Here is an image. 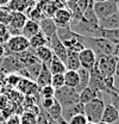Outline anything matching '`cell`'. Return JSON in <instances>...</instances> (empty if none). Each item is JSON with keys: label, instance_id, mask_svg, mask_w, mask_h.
Returning <instances> with one entry per match:
<instances>
[{"label": "cell", "instance_id": "cell-18", "mask_svg": "<svg viewBox=\"0 0 119 124\" xmlns=\"http://www.w3.org/2000/svg\"><path fill=\"white\" fill-rule=\"evenodd\" d=\"M81 113L85 115V106H83V104H81V103H77V104H75L73 106H69V108H62V118H63L64 121H67V122H68L70 118H73L74 116L81 115Z\"/></svg>", "mask_w": 119, "mask_h": 124}, {"label": "cell", "instance_id": "cell-51", "mask_svg": "<svg viewBox=\"0 0 119 124\" xmlns=\"http://www.w3.org/2000/svg\"><path fill=\"white\" fill-rule=\"evenodd\" d=\"M87 124H95V123H90V122H88V123H87Z\"/></svg>", "mask_w": 119, "mask_h": 124}, {"label": "cell", "instance_id": "cell-49", "mask_svg": "<svg viewBox=\"0 0 119 124\" xmlns=\"http://www.w3.org/2000/svg\"><path fill=\"white\" fill-rule=\"evenodd\" d=\"M97 124H107V123H105V122H101V121H100L99 123H97Z\"/></svg>", "mask_w": 119, "mask_h": 124}, {"label": "cell", "instance_id": "cell-22", "mask_svg": "<svg viewBox=\"0 0 119 124\" xmlns=\"http://www.w3.org/2000/svg\"><path fill=\"white\" fill-rule=\"evenodd\" d=\"M39 31H41V29H39V23L33 22L31 19H28L26 23H25V25H24V28L22 29V35L25 38L30 39L32 36L37 35Z\"/></svg>", "mask_w": 119, "mask_h": 124}, {"label": "cell", "instance_id": "cell-35", "mask_svg": "<svg viewBox=\"0 0 119 124\" xmlns=\"http://www.w3.org/2000/svg\"><path fill=\"white\" fill-rule=\"evenodd\" d=\"M39 93H41V97L42 99H48V98H55V88L49 85V86H45V87H42L39 90Z\"/></svg>", "mask_w": 119, "mask_h": 124}, {"label": "cell", "instance_id": "cell-24", "mask_svg": "<svg viewBox=\"0 0 119 124\" xmlns=\"http://www.w3.org/2000/svg\"><path fill=\"white\" fill-rule=\"evenodd\" d=\"M30 43V49H37V48H41V46H49V39L44 36V33L42 31H39L37 35L32 36L31 38L29 39Z\"/></svg>", "mask_w": 119, "mask_h": 124}, {"label": "cell", "instance_id": "cell-31", "mask_svg": "<svg viewBox=\"0 0 119 124\" xmlns=\"http://www.w3.org/2000/svg\"><path fill=\"white\" fill-rule=\"evenodd\" d=\"M52 119H55V121H57L60 117H62V106L60 105L59 103L56 101V99H55V103H54V105L51 106V108H49V110H46L45 111Z\"/></svg>", "mask_w": 119, "mask_h": 124}, {"label": "cell", "instance_id": "cell-45", "mask_svg": "<svg viewBox=\"0 0 119 124\" xmlns=\"http://www.w3.org/2000/svg\"><path fill=\"white\" fill-rule=\"evenodd\" d=\"M11 0H0V6H7V4Z\"/></svg>", "mask_w": 119, "mask_h": 124}, {"label": "cell", "instance_id": "cell-13", "mask_svg": "<svg viewBox=\"0 0 119 124\" xmlns=\"http://www.w3.org/2000/svg\"><path fill=\"white\" fill-rule=\"evenodd\" d=\"M31 50H32V49H31ZM32 51H33L35 56L38 59V61L41 62V63H43V64H46V66L50 63L52 56H54L51 49H50L48 46H41V48H37V49H33Z\"/></svg>", "mask_w": 119, "mask_h": 124}, {"label": "cell", "instance_id": "cell-9", "mask_svg": "<svg viewBox=\"0 0 119 124\" xmlns=\"http://www.w3.org/2000/svg\"><path fill=\"white\" fill-rule=\"evenodd\" d=\"M88 86L92 87V88H94V90H97L98 92L108 93L104 85V77L101 75V73H100V70H99L97 63H95V66L89 70V85Z\"/></svg>", "mask_w": 119, "mask_h": 124}, {"label": "cell", "instance_id": "cell-36", "mask_svg": "<svg viewBox=\"0 0 119 124\" xmlns=\"http://www.w3.org/2000/svg\"><path fill=\"white\" fill-rule=\"evenodd\" d=\"M68 123L69 124H87L88 121H87L86 116H85L83 113H81V115H76L73 118H70V119L68 121Z\"/></svg>", "mask_w": 119, "mask_h": 124}, {"label": "cell", "instance_id": "cell-1", "mask_svg": "<svg viewBox=\"0 0 119 124\" xmlns=\"http://www.w3.org/2000/svg\"><path fill=\"white\" fill-rule=\"evenodd\" d=\"M57 37L60 41L63 43L64 48L67 49V51H72L79 54L81 50H83L85 46V41H83V36L76 33L72 30L70 26L67 28H57Z\"/></svg>", "mask_w": 119, "mask_h": 124}, {"label": "cell", "instance_id": "cell-16", "mask_svg": "<svg viewBox=\"0 0 119 124\" xmlns=\"http://www.w3.org/2000/svg\"><path fill=\"white\" fill-rule=\"evenodd\" d=\"M26 20H28V17H26V15L24 12H12L10 24L7 26L22 31V29L24 28V25L26 23Z\"/></svg>", "mask_w": 119, "mask_h": 124}, {"label": "cell", "instance_id": "cell-41", "mask_svg": "<svg viewBox=\"0 0 119 124\" xmlns=\"http://www.w3.org/2000/svg\"><path fill=\"white\" fill-rule=\"evenodd\" d=\"M5 124H22V122H20V116L19 115H12V116H10L6 119Z\"/></svg>", "mask_w": 119, "mask_h": 124}, {"label": "cell", "instance_id": "cell-32", "mask_svg": "<svg viewBox=\"0 0 119 124\" xmlns=\"http://www.w3.org/2000/svg\"><path fill=\"white\" fill-rule=\"evenodd\" d=\"M37 116L33 112L30 111H24L23 115L20 116V122L22 124H37Z\"/></svg>", "mask_w": 119, "mask_h": 124}, {"label": "cell", "instance_id": "cell-29", "mask_svg": "<svg viewBox=\"0 0 119 124\" xmlns=\"http://www.w3.org/2000/svg\"><path fill=\"white\" fill-rule=\"evenodd\" d=\"M42 66H43V63H41V62H36V63H33V64H31V66L25 67V70H26L28 74H29L30 80L36 81V79L38 78L39 73H41Z\"/></svg>", "mask_w": 119, "mask_h": 124}, {"label": "cell", "instance_id": "cell-20", "mask_svg": "<svg viewBox=\"0 0 119 124\" xmlns=\"http://www.w3.org/2000/svg\"><path fill=\"white\" fill-rule=\"evenodd\" d=\"M118 119H119V115L117 112V110L113 108L111 104L105 105L103 117H101V122H105L107 124H114Z\"/></svg>", "mask_w": 119, "mask_h": 124}, {"label": "cell", "instance_id": "cell-52", "mask_svg": "<svg viewBox=\"0 0 119 124\" xmlns=\"http://www.w3.org/2000/svg\"><path fill=\"white\" fill-rule=\"evenodd\" d=\"M0 90H1V85H0Z\"/></svg>", "mask_w": 119, "mask_h": 124}, {"label": "cell", "instance_id": "cell-34", "mask_svg": "<svg viewBox=\"0 0 119 124\" xmlns=\"http://www.w3.org/2000/svg\"><path fill=\"white\" fill-rule=\"evenodd\" d=\"M43 18H44V15H43V12H42L41 7H36V8H33V10H30L29 19L33 20V22L39 23V22H41Z\"/></svg>", "mask_w": 119, "mask_h": 124}, {"label": "cell", "instance_id": "cell-6", "mask_svg": "<svg viewBox=\"0 0 119 124\" xmlns=\"http://www.w3.org/2000/svg\"><path fill=\"white\" fill-rule=\"evenodd\" d=\"M119 59L114 55H100L97 56V66L103 77H113L116 72V64Z\"/></svg>", "mask_w": 119, "mask_h": 124}, {"label": "cell", "instance_id": "cell-39", "mask_svg": "<svg viewBox=\"0 0 119 124\" xmlns=\"http://www.w3.org/2000/svg\"><path fill=\"white\" fill-rule=\"evenodd\" d=\"M54 103H55V98H48V99H42V108L46 111V110H49V108H51L52 105H54Z\"/></svg>", "mask_w": 119, "mask_h": 124}, {"label": "cell", "instance_id": "cell-14", "mask_svg": "<svg viewBox=\"0 0 119 124\" xmlns=\"http://www.w3.org/2000/svg\"><path fill=\"white\" fill-rule=\"evenodd\" d=\"M39 29L44 33V36L48 39H50V37H51L52 35H55L56 31H57V28H56V25H55L52 18H48V17H44V18L39 22Z\"/></svg>", "mask_w": 119, "mask_h": 124}, {"label": "cell", "instance_id": "cell-27", "mask_svg": "<svg viewBox=\"0 0 119 124\" xmlns=\"http://www.w3.org/2000/svg\"><path fill=\"white\" fill-rule=\"evenodd\" d=\"M64 85L67 87L76 90V87L79 86V74H77V72L67 70L64 73Z\"/></svg>", "mask_w": 119, "mask_h": 124}, {"label": "cell", "instance_id": "cell-33", "mask_svg": "<svg viewBox=\"0 0 119 124\" xmlns=\"http://www.w3.org/2000/svg\"><path fill=\"white\" fill-rule=\"evenodd\" d=\"M51 86L55 90H60L64 87V74H54L51 77Z\"/></svg>", "mask_w": 119, "mask_h": 124}, {"label": "cell", "instance_id": "cell-40", "mask_svg": "<svg viewBox=\"0 0 119 124\" xmlns=\"http://www.w3.org/2000/svg\"><path fill=\"white\" fill-rule=\"evenodd\" d=\"M111 105L117 110L119 115V93H114L111 95Z\"/></svg>", "mask_w": 119, "mask_h": 124}, {"label": "cell", "instance_id": "cell-43", "mask_svg": "<svg viewBox=\"0 0 119 124\" xmlns=\"http://www.w3.org/2000/svg\"><path fill=\"white\" fill-rule=\"evenodd\" d=\"M56 122H57V124H69L68 122H67V121H64V119H63L62 117H60V118L57 119V121H56Z\"/></svg>", "mask_w": 119, "mask_h": 124}, {"label": "cell", "instance_id": "cell-15", "mask_svg": "<svg viewBox=\"0 0 119 124\" xmlns=\"http://www.w3.org/2000/svg\"><path fill=\"white\" fill-rule=\"evenodd\" d=\"M99 28L104 30H118L119 29V16L118 13L106 17L104 19L99 20Z\"/></svg>", "mask_w": 119, "mask_h": 124}, {"label": "cell", "instance_id": "cell-23", "mask_svg": "<svg viewBox=\"0 0 119 124\" xmlns=\"http://www.w3.org/2000/svg\"><path fill=\"white\" fill-rule=\"evenodd\" d=\"M48 68H49V70L51 72L52 75H54V74H64V73L67 72L66 64L61 61L59 57H56L55 55L52 56L50 63L48 64Z\"/></svg>", "mask_w": 119, "mask_h": 124}, {"label": "cell", "instance_id": "cell-46", "mask_svg": "<svg viewBox=\"0 0 119 124\" xmlns=\"http://www.w3.org/2000/svg\"><path fill=\"white\" fill-rule=\"evenodd\" d=\"M114 75L119 77V60L117 61V64H116V72H114Z\"/></svg>", "mask_w": 119, "mask_h": 124}, {"label": "cell", "instance_id": "cell-37", "mask_svg": "<svg viewBox=\"0 0 119 124\" xmlns=\"http://www.w3.org/2000/svg\"><path fill=\"white\" fill-rule=\"evenodd\" d=\"M10 38H11V35H10V32L7 30V26H4L0 30V44L5 46Z\"/></svg>", "mask_w": 119, "mask_h": 124}, {"label": "cell", "instance_id": "cell-47", "mask_svg": "<svg viewBox=\"0 0 119 124\" xmlns=\"http://www.w3.org/2000/svg\"><path fill=\"white\" fill-rule=\"evenodd\" d=\"M94 2H106V1H108V0H93Z\"/></svg>", "mask_w": 119, "mask_h": 124}, {"label": "cell", "instance_id": "cell-25", "mask_svg": "<svg viewBox=\"0 0 119 124\" xmlns=\"http://www.w3.org/2000/svg\"><path fill=\"white\" fill-rule=\"evenodd\" d=\"M66 67H67V70H75L77 72L81 66H80V61H79V54L76 53H72V51H68L67 54V60H66Z\"/></svg>", "mask_w": 119, "mask_h": 124}, {"label": "cell", "instance_id": "cell-11", "mask_svg": "<svg viewBox=\"0 0 119 124\" xmlns=\"http://www.w3.org/2000/svg\"><path fill=\"white\" fill-rule=\"evenodd\" d=\"M52 20H54L56 28H67V26L72 25L73 18L67 7H62V8L56 10L55 15L52 16Z\"/></svg>", "mask_w": 119, "mask_h": 124}, {"label": "cell", "instance_id": "cell-42", "mask_svg": "<svg viewBox=\"0 0 119 124\" xmlns=\"http://www.w3.org/2000/svg\"><path fill=\"white\" fill-rule=\"evenodd\" d=\"M46 118H48V123H46V124H57V122H56L55 119H52V118H51V117H50L48 113H46Z\"/></svg>", "mask_w": 119, "mask_h": 124}, {"label": "cell", "instance_id": "cell-2", "mask_svg": "<svg viewBox=\"0 0 119 124\" xmlns=\"http://www.w3.org/2000/svg\"><path fill=\"white\" fill-rule=\"evenodd\" d=\"M85 46L92 49L97 56L100 55H114L116 44L103 37H86L83 36Z\"/></svg>", "mask_w": 119, "mask_h": 124}, {"label": "cell", "instance_id": "cell-5", "mask_svg": "<svg viewBox=\"0 0 119 124\" xmlns=\"http://www.w3.org/2000/svg\"><path fill=\"white\" fill-rule=\"evenodd\" d=\"M4 46H5V56H6V55L19 54L29 50L30 43L28 38H25L23 35H19V36H11V38Z\"/></svg>", "mask_w": 119, "mask_h": 124}, {"label": "cell", "instance_id": "cell-38", "mask_svg": "<svg viewBox=\"0 0 119 124\" xmlns=\"http://www.w3.org/2000/svg\"><path fill=\"white\" fill-rule=\"evenodd\" d=\"M19 80H20V77L18 74H8L7 78H6V82L11 86H17Z\"/></svg>", "mask_w": 119, "mask_h": 124}, {"label": "cell", "instance_id": "cell-3", "mask_svg": "<svg viewBox=\"0 0 119 124\" xmlns=\"http://www.w3.org/2000/svg\"><path fill=\"white\" fill-rule=\"evenodd\" d=\"M85 116L90 123H99L103 117L105 108V101L103 98H97L88 104H85Z\"/></svg>", "mask_w": 119, "mask_h": 124}, {"label": "cell", "instance_id": "cell-7", "mask_svg": "<svg viewBox=\"0 0 119 124\" xmlns=\"http://www.w3.org/2000/svg\"><path fill=\"white\" fill-rule=\"evenodd\" d=\"M118 1L119 0H108L106 2H94L93 11L98 20H101L106 17L118 13Z\"/></svg>", "mask_w": 119, "mask_h": 124}, {"label": "cell", "instance_id": "cell-26", "mask_svg": "<svg viewBox=\"0 0 119 124\" xmlns=\"http://www.w3.org/2000/svg\"><path fill=\"white\" fill-rule=\"evenodd\" d=\"M79 74V86L76 87V92L80 93L82 90H85L86 87H88L89 85V70L85 69V68H80L77 70Z\"/></svg>", "mask_w": 119, "mask_h": 124}, {"label": "cell", "instance_id": "cell-8", "mask_svg": "<svg viewBox=\"0 0 119 124\" xmlns=\"http://www.w3.org/2000/svg\"><path fill=\"white\" fill-rule=\"evenodd\" d=\"M23 68H24V66L13 55L4 56L1 59V62H0V70L2 73H5L6 75H8V74H18Z\"/></svg>", "mask_w": 119, "mask_h": 124}, {"label": "cell", "instance_id": "cell-44", "mask_svg": "<svg viewBox=\"0 0 119 124\" xmlns=\"http://www.w3.org/2000/svg\"><path fill=\"white\" fill-rule=\"evenodd\" d=\"M114 56H117L119 59V42L116 44V51H114Z\"/></svg>", "mask_w": 119, "mask_h": 124}, {"label": "cell", "instance_id": "cell-50", "mask_svg": "<svg viewBox=\"0 0 119 124\" xmlns=\"http://www.w3.org/2000/svg\"><path fill=\"white\" fill-rule=\"evenodd\" d=\"M117 12H118V16H119V1H118V11Z\"/></svg>", "mask_w": 119, "mask_h": 124}, {"label": "cell", "instance_id": "cell-21", "mask_svg": "<svg viewBox=\"0 0 119 124\" xmlns=\"http://www.w3.org/2000/svg\"><path fill=\"white\" fill-rule=\"evenodd\" d=\"M13 56H15L20 61V63L24 66V68L28 67V66L33 64V63H36V62H39L31 49L26 50V51H23V53H19V54H13Z\"/></svg>", "mask_w": 119, "mask_h": 124}, {"label": "cell", "instance_id": "cell-30", "mask_svg": "<svg viewBox=\"0 0 119 124\" xmlns=\"http://www.w3.org/2000/svg\"><path fill=\"white\" fill-rule=\"evenodd\" d=\"M12 11L7 6H0V24L4 26H7L11 20Z\"/></svg>", "mask_w": 119, "mask_h": 124}, {"label": "cell", "instance_id": "cell-48", "mask_svg": "<svg viewBox=\"0 0 119 124\" xmlns=\"http://www.w3.org/2000/svg\"><path fill=\"white\" fill-rule=\"evenodd\" d=\"M60 1H62V2H63V4H66V2H67V1H68V0H60Z\"/></svg>", "mask_w": 119, "mask_h": 124}, {"label": "cell", "instance_id": "cell-17", "mask_svg": "<svg viewBox=\"0 0 119 124\" xmlns=\"http://www.w3.org/2000/svg\"><path fill=\"white\" fill-rule=\"evenodd\" d=\"M97 98H101L100 97V92H98L97 90L92 88V87H86L85 90H82L81 92L79 93V101L81 104H88L90 101H93Z\"/></svg>", "mask_w": 119, "mask_h": 124}, {"label": "cell", "instance_id": "cell-53", "mask_svg": "<svg viewBox=\"0 0 119 124\" xmlns=\"http://www.w3.org/2000/svg\"><path fill=\"white\" fill-rule=\"evenodd\" d=\"M118 90H119V88H118Z\"/></svg>", "mask_w": 119, "mask_h": 124}, {"label": "cell", "instance_id": "cell-19", "mask_svg": "<svg viewBox=\"0 0 119 124\" xmlns=\"http://www.w3.org/2000/svg\"><path fill=\"white\" fill-rule=\"evenodd\" d=\"M51 77H52V74H51V72L49 70L48 66H46V64H43V66H42V69H41V73H39V75L36 79L35 82H36V85H37L39 88L45 87V86H49V85H51Z\"/></svg>", "mask_w": 119, "mask_h": 124}, {"label": "cell", "instance_id": "cell-10", "mask_svg": "<svg viewBox=\"0 0 119 124\" xmlns=\"http://www.w3.org/2000/svg\"><path fill=\"white\" fill-rule=\"evenodd\" d=\"M49 48L51 49L52 54H54L56 57H59L63 63H66L68 51H67V49L64 48L63 43L60 41V38L57 37V33H55V35H52V36L50 37V39H49Z\"/></svg>", "mask_w": 119, "mask_h": 124}, {"label": "cell", "instance_id": "cell-12", "mask_svg": "<svg viewBox=\"0 0 119 124\" xmlns=\"http://www.w3.org/2000/svg\"><path fill=\"white\" fill-rule=\"evenodd\" d=\"M79 61H80L81 68L90 70L97 63V55L92 49L85 48L83 50H81L79 53Z\"/></svg>", "mask_w": 119, "mask_h": 124}, {"label": "cell", "instance_id": "cell-4", "mask_svg": "<svg viewBox=\"0 0 119 124\" xmlns=\"http://www.w3.org/2000/svg\"><path fill=\"white\" fill-rule=\"evenodd\" d=\"M55 99L62 106V108L73 106L75 104L80 103L79 101V93L75 91L74 88L70 87H62L60 90H55Z\"/></svg>", "mask_w": 119, "mask_h": 124}, {"label": "cell", "instance_id": "cell-28", "mask_svg": "<svg viewBox=\"0 0 119 124\" xmlns=\"http://www.w3.org/2000/svg\"><path fill=\"white\" fill-rule=\"evenodd\" d=\"M7 7L12 12H24V10L29 7V1L28 0H11L7 4Z\"/></svg>", "mask_w": 119, "mask_h": 124}]
</instances>
